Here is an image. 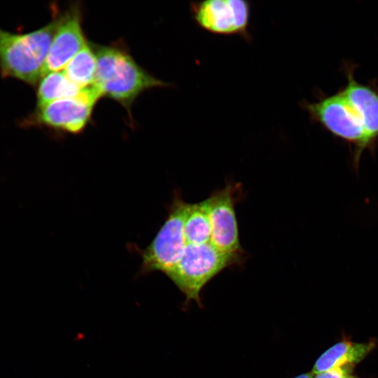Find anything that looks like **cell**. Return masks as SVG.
I'll return each mask as SVG.
<instances>
[{
  "label": "cell",
  "mask_w": 378,
  "mask_h": 378,
  "mask_svg": "<svg viewBox=\"0 0 378 378\" xmlns=\"http://www.w3.org/2000/svg\"><path fill=\"white\" fill-rule=\"evenodd\" d=\"M97 57L94 83L102 97H109L130 108L143 92L167 83L141 67L124 49L117 46L92 45Z\"/></svg>",
  "instance_id": "cell-1"
},
{
  "label": "cell",
  "mask_w": 378,
  "mask_h": 378,
  "mask_svg": "<svg viewBox=\"0 0 378 378\" xmlns=\"http://www.w3.org/2000/svg\"><path fill=\"white\" fill-rule=\"evenodd\" d=\"M58 22V15L43 27L24 33H13L0 27V73L35 85L43 75L46 57Z\"/></svg>",
  "instance_id": "cell-2"
},
{
  "label": "cell",
  "mask_w": 378,
  "mask_h": 378,
  "mask_svg": "<svg viewBox=\"0 0 378 378\" xmlns=\"http://www.w3.org/2000/svg\"><path fill=\"white\" fill-rule=\"evenodd\" d=\"M244 258V255L223 253L211 242L187 244L167 276L183 293L186 304L194 300L201 306L200 293L206 284L226 268L243 263Z\"/></svg>",
  "instance_id": "cell-3"
},
{
  "label": "cell",
  "mask_w": 378,
  "mask_h": 378,
  "mask_svg": "<svg viewBox=\"0 0 378 378\" xmlns=\"http://www.w3.org/2000/svg\"><path fill=\"white\" fill-rule=\"evenodd\" d=\"M300 106L313 122L354 147L353 163L357 167L362 153L368 149L365 135L358 115L341 89L332 94L321 92L316 101H302Z\"/></svg>",
  "instance_id": "cell-4"
},
{
  "label": "cell",
  "mask_w": 378,
  "mask_h": 378,
  "mask_svg": "<svg viewBox=\"0 0 378 378\" xmlns=\"http://www.w3.org/2000/svg\"><path fill=\"white\" fill-rule=\"evenodd\" d=\"M187 205L175 195L165 221L143 251L142 272L160 271L167 276L177 265L187 244L183 229Z\"/></svg>",
  "instance_id": "cell-5"
},
{
  "label": "cell",
  "mask_w": 378,
  "mask_h": 378,
  "mask_svg": "<svg viewBox=\"0 0 378 378\" xmlns=\"http://www.w3.org/2000/svg\"><path fill=\"white\" fill-rule=\"evenodd\" d=\"M101 97L92 85L83 88L75 97L57 99L36 108L23 124L70 134L80 133L90 121L94 105Z\"/></svg>",
  "instance_id": "cell-6"
},
{
  "label": "cell",
  "mask_w": 378,
  "mask_h": 378,
  "mask_svg": "<svg viewBox=\"0 0 378 378\" xmlns=\"http://www.w3.org/2000/svg\"><path fill=\"white\" fill-rule=\"evenodd\" d=\"M241 196V186L228 182L206 199L211 230V243L225 253L244 255L235 211V204Z\"/></svg>",
  "instance_id": "cell-7"
},
{
  "label": "cell",
  "mask_w": 378,
  "mask_h": 378,
  "mask_svg": "<svg viewBox=\"0 0 378 378\" xmlns=\"http://www.w3.org/2000/svg\"><path fill=\"white\" fill-rule=\"evenodd\" d=\"M190 11L199 27L211 34L249 39L251 4L245 0L192 2Z\"/></svg>",
  "instance_id": "cell-8"
},
{
  "label": "cell",
  "mask_w": 378,
  "mask_h": 378,
  "mask_svg": "<svg viewBox=\"0 0 378 378\" xmlns=\"http://www.w3.org/2000/svg\"><path fill=\"white\" fill-rule=\"evenodd\" d=\"M86 44L80 6H71L58 15L57 28L46 57L42 77L50 72L64 70Z\"/></svg>",
  "instance_id": "cell-9"
},
{
  "label": "cell",
  "mask_w": 378,
  "mask_h": 378,
  "mask_svg": "<svg viewBox=\"0 0 378 378\" xmlns=\"http://www.w3.org/2000/svg\"><path fill=\"white\" fill-rule=\"evenodd\" d=\"M344 72L346 82L341 90L361 121L368 149L373 150L378 140V89L358 82L354 64H345Z\"/></svg>",
  "instance_id": "cell-10"
},
{
  "label": "cell",
  "mask_w": 378,
  "mask_h": 378,
  "mask_svg": "<svg viewBox=\"0 0 378 378\" xmlns=\"http://www.w3.org/2000/svg\"><path fill=\"white\" fill-rule=\"evenodd\" d=\"M376 347L377 341L374 339L365 342H355L346 337H343L342 340L320 355L314 363L311 372L315 374L337 367L356 365Z\"/></svg>",
  "instance_id": "cell-11"
},
{
  "label": "cell",
  "mask_w": 378,
  "mask_h": 378,
  "mask_svg": "<svg viewBox=\"0 0 378 378\" xmlns=\"http://www.w3.org/2000/svg\"><path fill=\"white\" fill-rule=\"evenodd\" d=\"M83 89L74 83L64 71L50 72L38 83L36 108L57 99L75 97Z\"/></svg>",
  "instance_id": "cell-12"
},
{
  "label": "cell",
  "mask_w": 378,
  "mask_h": 378,
  "mask_svg": "<svg viewBox=\"0 0 378 378\" xmlns=\"http://www.w3.org/2000/svg\"><path fill=\"white\" fill-rule=\"evenodd\" d=\"M183 229L187 244L199 245L211 242V230L206 199L194 204L188 203Z\"/></svg>",
  "instance_id": "cell-13"
},
{
  "label": "cell",
  "mask_w": 378,
  "mask_h": 378,
  "mask_svg": "<svg viewBox=\"0 0 378 378\" xmlns=\"http://www.w3.org/2000/svg\"><path fill=\"white\" fill-rule=\"evenodd\" d=\"M97 71V57L91 45L86 44L64 69L66 76L81 88L94 83Z\"/></svg>",
  "instance_id": "cell-14"
},
{
  "label": "cell",
  "mask_w": 378,
  "mask_h": 378,
  "mask_svg": "<svg viewBox=\"0 0 378 378\" xmlns=\"http://www.w3.org/2000/svg\"><path fill=\"white\" fill-rule=\"evenodd\" d=\"M355 368L352 365L337 367L315 374L313 378H351Z\"/></svg>",
  "instance_id": "cell-15"
},
{
  "label": "cell",
  "mask_w": 378,
  "mask_h": 378,
  "mask_svg": "<svg viewBox=\"0 0 378 378\" xmlns=\"http://www.w3.org/2000/svg\"><path fill=\"white\" fill-rule=\"evenodd\" d=\"M314 374L312 372L302 373L293 378H313Z\"/></svg>",
  "instance_id": "cell-16"
},
{
  "label": "cell",
  "mask_w": 378,
  "mask_h": 378,
  "mask_svg": "<svg viewBox=\"0 0 378 378\" xmlns=\"http://www.w3.org/2000/svg\"><path fill=\"white\" fill-rule=\"evenodd\" d=\"M351 378H359V377H357V376H354V375H353V376L351 377Z\"/></svg>",
  "instance_id": "cell-17"
}]
</instances>
